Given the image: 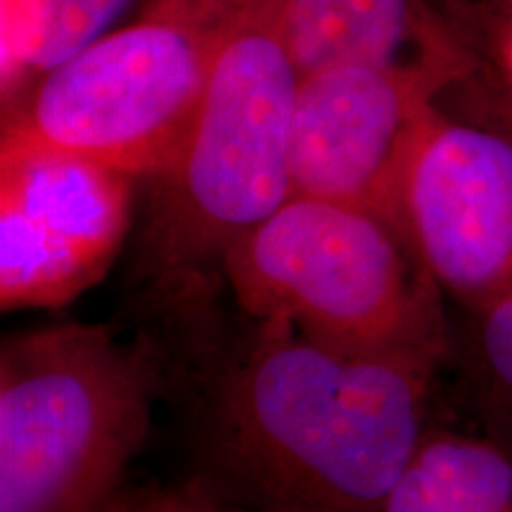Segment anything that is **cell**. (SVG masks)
<instances>
[{
	"label": "cell",
	"mask_w": 512,
	"mask_h": 512,
	"mask_svg": "<svg viewBox=\"0 0 512 512\" xmlns=\"http://www.w3.org/2000/svg\"><path fill=\"white\" fill-rule=\"evenodd\" d=\"M434 368L256 323L211 394L202 477L278 512H382L427 434Z\"/></svg>",
	"instance_id": "1"
},
{
	"label": "cell",
	"mask_w": 512,
	"mask_h": 512,
	"mask_svg": "<svg viewBox=\"0 0 512 512\" xmlns=\"http://www.w3.org/2000/svg\"><path fill=\"white\" fill-rule=\"evenodd\" d=\"M256 323H283L342 354L437 366L441 292L399 228L370 211L292 195L223 256Z\"/></svg>",
	"instance_id": "2"
},
{
	"label": "cell",
	"mask_w": 512,
	"mask_h": 512,
	"mask_svg": "<svg viewBox=\"0 0 512 512\" xmlns=\"http://www.w3.org/2000/svg\"><path fill=\"white\" fill-rule=\"evenodd\" d=\"M157 354L105 325L15 332L0 349V512H102L143 448Z\"/></svg>",
	"instance_id": "3"
},
{
	"label": "cell",
	"mask_w": 512,
	"mask_h": 512,
	"mask_svg": "<svg viewBox=\"0 0 512 512\" xmlns=\"http://www.w3.org/2000/svg\"><path fill=\"white\" fill-rule=\"evenodd\" d=\"M275 0L230 31L211 67L195 124L159 195L140 268L162 285L221 268L242 235L290 200L299 76Z\"/></svg>",
	"instance_id": "4"
},
{
	"label": "cell",
	"mask_w": 512,
	"mask_h": 512,
	"mask_svg": "<svg viewBox=\"0 0 512 512\" xmlns=\"http://www.w3.org/2000/svg\"><path fill=\"white\" fill-rule=\"evenodd\" d=\"M240 24V22H238ZM238 24L152 5L41 76L3 147H46L126 176H164L181 157L211 67Z\"/></svg>",
	"instance_id": "5"
},
{
	"label": "cell",
	"mask_w": 512,
	"mask_h": 512,
	"mask_svg": "<svg viewBox=\"0 0 512 512\" xmlns=\"http://www.w3.org/2000/svg\"><path fill=\"white\" fill-rule=\"evenodd\" d=\"M131 176L46 147L0 150V306L57 309L98 283L128 228Z\"/></svg>",
	"instance_id": "6"
},
{
	"label": "cell",
	"mask_w": 512,
	"mask_h": 512,
	"mask_svg": "<svg viewBox=\"0 0 512 512\" xmlns=\"http://www.w3.org/2000/svg\"><path fill=\"white\" fill-rule=\"evenodd\" d=\"M401 233L470 313L512 294V136L437 110L408 166Z\"/></svg>",
	"instance_id": "7"
},
{
	"label": "cell",
	"mask_w": 512,
	"mask_h": 512,
	"mask_svg": "<svg viewBox=\"0 0 512 512\" xmlns=\"http://www.w3.org/2000/svg\"><path fill=\"white\" fill-rule=\"evenodd\" d=\"M439 91L430 81L373 67L302 76L292 119V195L370 211L401 230L403 183L437 117Z\"/></svg>",
	"instance_id": "8"
},
{
	"label": "cell",
	"mask_w": 512,
	"mask_h": 512,
	"mask_svg": "<svg viewBox=\"0 0 512 512\" xmlns=\"http://www.w3.org/2000/svg\"><path fill=\"white\" fill-rule=\"evenodd\" d=\"M283 36L299 76L373 67L444 88L463 72L456 48L415 0H285Z\"/></svg>",
	"instance_id": "9"
},
{
	"label": "cell",
	"mask_w": 512,
	"mask_h": 512,
	"mask_svg": "<svg viewBox=\"0 0 512 512\" xmlns=\"http://www.w3.org/2000/svg\"><path fill=\"white\" fill-rule=\"evenodd\" d=\"M382 512H512V453L489 437L427 432Z\"/></svg>",
	"instance_id": "10"
},
{
	"label": "cell",
	"mask_w": 512,
	"mask_h": 512,
	"mask_svg": "<svg viewBox=\"0 0 512 512\" xmlns=\"http://www.w3.org/2000/svg\"><path fill=\"white\" fill-rule=\"evenodd\" d=\"M126 0H0L3 93L98 41Z\"/></svg>",
	"instance_id": "11"
},
{
	"label": "cell",
	"mask_w": 512,
	"mask_h": 512,
	"mask_svg": "<svg viewBox=\"0 0 512 512\" xmlns=\"http://www.w3.org/2000/svg\"><path fill=\"white\" fill-rule=\"evenodd\" d=\"M463 366L486 437L512 453V294L470 313Z\"/></svg>",
	"instance_id": "12"
},
{
	"label": "cell",
	"mask_w": 512,
	"mask_h": 512,
	"mask_svg": "<svg viewBox=\"0 0 512 512\" xmlns=\"http://www.w3.org/2000/svg\"><path fill=\"white\" fill-rule=\"evenodd\" d=\"M102 512H278L240 501L207 479L171 486H124Z\"/></svg>",
	"instance_id": "13"
},
{
	"label": "cell",
	"mask_w": 512,
	"mask_h": 512,
	"mask_svg": "<svg viewBox=\"0 0 512 512\" xmlns=\"http://www.w3.org/2000/svg\"><path fill=\"white\" fill-rule=\"evenodd\" d=\"M275 0H155V5H169L190 15L214 19V22L238 24L252 12L266 8Z\"/></svg>",
	"instance_id": "14"
},
{
	"label": "cell",
	"mask_w": 512,
	"mask_h": 512,
	"mask_svg": "<svg viewBox=\"0 0 512 512\" xmlns=\"http://www.w3.org/2000/svg\"><path fill=\"white\" fill-rule=\"evenodd\" d=\"M510 62H512V50H510Z\"/></svg>",
	"instance_id": "15"
}]
</instances>
